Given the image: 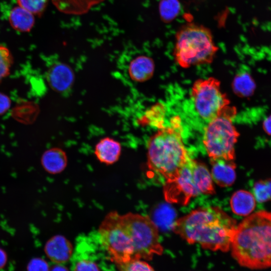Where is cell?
<instances>
[{"label": "cell", "mask_w": 271, "mask_h": 271, "mask_svg": "<svg viewBox=\"0 0 271 271\" xmlns=\"http://www.w3.org/2000/svg\"><path fill=\"white\" fill-rule=\"evenodd\" d=\"M236 222L216 206L199 208L177 219L173 231L188 243H197L205 249L228 251L236 228Z\"/></svg>", "instance_id": "obj_1"}, {"label": "cell", "mask_w": 271, "mask_h": 271, "mask_svg": "<svg viewBox=\"0 0 271 271\" xmlns=\"http://www.w3.org/2000/svg\"><path fill=\"white\" fill-rule=\"evenodd\" d=\"M230 248L242 266L271 267V212L260 210L247 216L236 226Z\"/></svg>", "instance_id": "obj_2"}, {"label": "cell", "mask_w": 271, "mask_h": 271, "mask_svg": "<svg viewBox=\"0 0 271 271\" xmlns=\"http://www.w3.org/2000/svg\"><path fill=\"white\" fill-rule=\"evenodd\" d=\"M179 116H174L169 124L158 129L148 143L147 165L166 181L173 178L190 158L182 138Z\"/></svg>", "instance_id": "obj_3"}, {"label": "cell", "mask_w": 271, "mask_h": 271, "mask_svg": "<svg viewBox=\"0 0 271 271\" xmlns=\"http://www.w3.org/2000/svg\"><path fill=\"white\" fill-rule=\"evenodd\" d=\"M218 50L211 31L203 25L188 23L176 33L173 56L183 68L211 63Z\"/></svg>", "instance_id": "obj_4"}, {"label": "cell", "mask_w": 271, "mask_h": 271, "mask_svg": "<svg viewBox=\"0 0 271 271\" xmlns=\"http://www.w3.org/2000/svg\"><path fill=\"white\" fill-rule=\"evenodd\" d=\"M212 181L205 165L189 158L176 176L166 181L165 198L170 203L186 205L201 194L214 193Z\"/></svg>", "instance_id": "obj_5"}, {"label": "cell", "mask_w": 271, "mask_h": 271, "mask_svg": "<svg viewBox=\"0 0 271 271\" xmlns=\"http://www.w3.org/2000/svg\"><path fill=\"white\" fill-rule=\"evenodd\" d=\"M235 113V108L228 106L220 115L208 121L203 142L210 159L234 161V147L239 137L232 119Z\"/></svg>", "instance_id": "obj_6"}, {"label": "cell", "mask_w": 271, "mask_h": 271, "mask_svg": "<svg viewBox=\"0 0 271 271\" xmlns=\"http://www.w3.org/2000/svg\"><path fill=\"white\" fill-rule=\"evenodd\" d=\"M122 216L132 239L133 259L149 260L163 252L158 227L149 217L131 212Z\"/></svg>", "instance_id": "obj_7"}, {"label": "cell", "mask_w": 271, "mask_h": 271, "mask_svg": "<svg viewBox=\"0 0 271 271\" xmlns=\"http://www.w3.org/2000/svg\"><path fill=\"white\" fill-rule=\"evenodd\" d=\"M191 96L197 113L208 121L229 106V99L221 90L220 81L213 77L196 80L192 87Z\"/></svg>", "instance_id": "obj_8"}, {"label": "cell", "mask_w": 271, "mask_h": 271, "mask_svg": "<svg viewBox=\"0 0 271 271\" xmlns=\"http://www.w3.org/2000/svg\"><path fill=\"white\" fill-rule=\"evenodd\" d=\"M74 76L71 68L63 63L52 65L47 73V79L50 86L59 93L66 92L72 87Z\"/></svg>", "instance_id": "obj_9"}, {"label": "cell", "mask_w": 271, "mask_h": 271, "mask_svg": "<svg viewBox=\"0 0 271 271\" xmlns=\"http://www.w3.org/2000/svg\"><path fill=\"white\" fill-rule=\"evenodd\" d=\"M45 252L53 262L62 263L67 262L71 257L73 246L71 242L62 235H56L46 242Z\"/></svg>", "instance_id": "obj_10"}, {"label": "cell", "mask_w": 271, "mask_h": 271, "mask_svg": "<svg viewBox=\"0 0 271 271\" xmlns=\"http://www.w3.org/2000/svg\"><path fill=\"white\" fill-rule=\"evenodd\" d=\"M212 166L211 176L218 185L228 187L232 185L236 179L234 161L210 159Z\"/></svg>", "instance_id": "obj_11"}, {"label": "cell", "mask_w": 271, "mask_h": 271, "mask_svg": "<svg viewBox=\"0 0 271 271\" xmlns=\"http://www.w3.org/2000/svg\"><path fill=\"white\" fill-rule=\"evenodd\" d=\"M121 152V146L119 142L110 137H105L96 144L94 153L100 163L109 165L119 160Z\"/></svg>", "instance_id": "obj_12"}, {"label": "cell", "mask_w": 271, "mask_h": 271, "mask_svg": "<svg viewBox=\"0 0 271 271\" xmlns=\"http://www.w3.org/2000/svg\"><path fill=\"white\" fill-rule=\"evenodd\" d=\"M155 70L154 60L150 57L140 55L134 58L128 66V74L134 81L143 82L150 79Z\"/></svg>", "instance_id": "obj_13"}, {"label": "cell", "mask_w": 271, "mask_h": 271, "mask_svg": "<svg viewBox=\"0 0 271 271\" xmlns=\"http://www.w3.org/2000/svg\"><path fill=\"white\" fill-rule=\"evenodd\" d=\"M66 153L61 149L53 148L44 152L41 158V164L45 170L51 174L63 172L67 165Z\"/></svg>", "instance_id": "obj_14"}, {"label": "cell", "mask_w": 271, "mask_h": 271, "mask_svg": "<svg viewBox=\"0 0 271 271\" xmlns=\"http://www.w3.org/2000/svg\"><path fill=\"white\" fill-rule=\"evenodd\" d=\"M230 204L234 213L239 216H247L254 210L256 200L251 192L239 190L233 193Z\"/></svg>", "instance_id": "obj_15"}, {"label": "cell", "mask_w": 271, "mask_h": 271, "mask_svg": "<svg viewBox=\"0 0 271 271\" xmlns=\"http://www.w3.org/2000/svg\"><path fill=\"white\" fill-rule=\"evenodd\" d=\"M8 19L12 27L21 32H29L35 23L34 15L19 6L10 11Z\"/></svg>", "instance_id": "obj_16"}, {"label": "cell", "mask_w": 271, "mask_h": 271, "mask_svg": "<svg viewBox=\"0 0 271 271\" xmlns=\"http://www.w3.org/2000/svg\"><path fill=\"white\" fill-rule=\"evenodd\" d=\"M166 109L164 105L157 103L147 109L139 120L141 124H146L160 129L165 122Z\"/></svg>", "instance_id": "obj_17"}, {"label": "cell", "mask_w": 271, "mask_h": 271, "mask_svg": "<svg viewBox=\"0 0 271 271\" xmlns=\"http://www.w3.org/2000/svg\"><path fill=\"white\" fill-rule=\"evenodd\" d=\"M232 86L234 92L240 97L250 95L255 88L252 79L246 72L238 74L233 79Z\"/></svg>", "instance_id": "obj_18"}, {"label": "cell", "mask_w": 271, "mask_h": 271, "mask_svg": "<svg viewBox=\"0 0 271 271\" xmlns=\"http://www.w3.org/2000/svg\"><path fill=\"white\" fill-rule=\"evenodd\" d=\"M181 9L179 0H161L159 10L161 20L166 23L172 22L179 15Z\"/></svg>", "instance_id": "obj_19"}, {"label": "cell", "mask_w": 271, "mask_h": 271, "mask_svg": "<svg viewBox=\"0 0 271 271\" xmlns=\"http://www.w3.org/2000/svg\"><path fill=\"white\" fill-rule=\"evenodd\" d=\"M253 188L256 201L262 203L271 200V179L258 181Z\"/></svg>", "instance_id": "obj_20"}, {"label": "cell", "mask_w": 271, "mask_h": 271, "mask_svg": "<svg viewBox=\"0 0 271 271\" xmlns=\"http://www.w3.org/2000/svg\"><path fill=\"white\" fill-rule=\"evenodd\" d=\"M19 6L33 15L42 13L46 7L48 0H16Z\"/></svg>", "instance_id": "obj_21"}, {"label": "cell", "mask_w": 271, "mask_h": 271, "mask_svg": "<svg viewBox=\"0 0 271 271\" xmlns=\"http://www.w3.org/2000/svg\"><path fill=\"white\" fill-rule=\"evenodd\" d=\"M12 61L9 49L4 45H0V81L8 75Z\"/></svg>", "instance_id": "obj_22"}, {"label": "cell", "mask_w": 271, "mask_h": 271, "mask_svg": "<svg viewBox=\"0 0 271 271\" xmlns=\"http://www.w3.org/2000/svg\"><path fill=\"white\" fill-rule=\"evenodd\" d=\"M121 271H155L147 262L141 259H133L119 265Z\"/></svg>", "instance_id": "obj_23"}, {"label": "cell", "mask_w": 271, "mask_h": 271, "mask_svg": "<svg viewBox=\"0 0 271 271\" xmlns=\"http://www.w3.org/2000/svg\"><path fill=\"white\" fill-rule=\"evenodd\" d=\"M73 271H99V269L93 261L82 259L75 263Z\"/></svg>", "instance_id": "obj_24"}, {"label": "cell", "mask_w": 271, "mask_h": 271, "mask_svg": "<svg viewBox=\"0 0 271 271\" xmlns=\"http://www.w3.org/2000/svg\"><path fill=\"white\" fill-rule=\"evenodd\" d=\"M28 271H50L48 263L40 258L32 259L28 263Z\"/></svg>", "instance_id": "obj_25"}, {"label": "cell", "mask_w": 271, "mask_h": 271, "mask_svg": "<svg viewBox=\"0 0 271 271\" xmlns=\"http://www.w3.org/2000/svg\"><path fill=\"white\" fill-rule=\"evenodd\" d=\"M10 104L9 97L0 93V114L5 112L9 108Z\"/></svg>", "instance_id": "obj_26"}, {"label": "cell", "mask_w": 271, "mask_h": 271, "mask_svg": "<svg viewBox=\"0 0 271 271\" xmlns=\"http://www.w3.org/2000/svg\"><path fill=\"white\" fill-rule=\"evenodd\" d=\"M7 261V255L4 250L0 248V269L4 267Z\"/></svg>", "instance_id": "obj_27"}, {"label": "cell", "mask_w": 271, "mask_h": 271, "mask_svg": "<svg viewBox=\"0 0 271 271\" xmlns=\"http://www.w3.org/2000/svg\"><path fill=\"white\" fill-rule=\"evenodd\" d=\"M263 125L265 131L271 136V116L265 120Z\"/></svg>", "instance_id": "obj_28"}, {"label": "cell", "mask_w": 271, "mask_h": 271, "mask_svg": "<svg viewBox=\"0 0 271 271\" xmlns=\"http://www.w3.org/2000/svg\"><path fill=\"white\" fill-rule=\"evenodd\" d=\"M50 271H69L66 267L60 265L54 266Z\"/></svg>", "instance_id": "obj_29"}]
</instances>
